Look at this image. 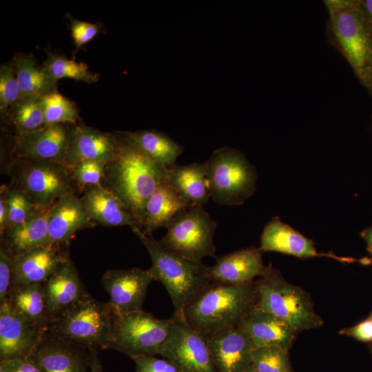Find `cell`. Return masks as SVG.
<instances>
[{
	"label": "cell",
	"mask_w": 372,
	"mask_h": 372,
	"mask_svg": "<svg viewBox=\"0 0 372 372\" xmlns=\"http://www.w3.org/2000/svg\"><path fill=\"white\" fill-rule=\"evenodd\" d=\"M172 317L169 334L158 354L180 372H216L206 335Z\"/></svg>",
	"instance_id": "cell-11"
},
{
	"label": "cell",
	"mask_w": 372,
	"mask_h": 372,
	"mask_svg": "<svg viewBox=\"0 0 372 372\" xmlns=\"http://www.w3.org/2000/svg\"><path fill=\"white\" fill-rule=\"evenodd\" d=\"M244 372H257V371L252 367V366H251L249 369H247Z\"/></svg>",
	"instance_id": "cell-47"
},
{
	"label": "cell",
	"mask_w": 372,
	"mask_h": 372,
	"mask_svg": "<svg viewBox=\"0 0 372 372\" xmlns=\"http://www.w3.org/2000/svg\"><path fill=\"white\" fill-rule=\"evenodd\" d=\"M11 255L3 245H0V304L7 301L11 285Z\"/></svg>",
	"instance_id": "cell-40"
},
{
	"label": "cell",
	"mask_w": 372,
	"mask_h": 372,
	"mask_svg": "<svg viewBox=\"0 0 372 372\" xmlns=\"http://www.w3.org/2000/svg\"><path fill=\"white\" fill-rule=\"evenodd\" d=\"M68 125H47L34 132L18 133L14 145L16 158L50 161L64 165L76 127Z\"/></svg>",
	"instance_id": "cell-14"
},
{
	"label": "cell",
	"mask_w": 372,
	"mask_h": 372,
	"mask_svg": "<svg viewBox=\"0 0 372 372\" xmlns=\"http://www.w3.org/2000/svg\"><path fill=\"white\" fill-rule=\"evenodd\" d=\"M256 284V307L271 313L298 332L322 326L323 321L315 311L308 293L289 283L271 265Z\"/></svg>",
	"instance_id": "cell-5"
},
{
	"label": "cell",
	"mask_w": 372,
	"mask_h": 372,
	"mask_svg": "<svg viewBox=\"0 0 372 372\" xmlns=\"http://www.w3.org/2000/svg\"><path fill=\"white\" fill-rule=\"evenodd\" d=\"M118 141L117 152L105 165L102 185L126 205L142 231L146 204L167 168Z\"/></svg>",
	"instance_id": "cell-1"
},
{
	"label": "cell",
	"mask_w": 372,
	"mask_h": 372,
	"mask_svg": "<svg viewBox=\"0 0 372 372\" xmlns=\"http://www.w3.org/2000/svg\"><path fill=\"white\" fill-rule=\"evenodd\" d=\"M43 66L56 82L63 78H70L91 84L99 78V74L90 72L85 63L62 55L50 54Z\"/></svg>",
	"instance_id": "cell-32"
},
{
	"label": "cell",
	"mask_w": 372,
	"mask_h": 372,
	"mask_svg": "<svg viewBox=\"0 0 372 372\" xmlns=\"http://www.w3.org/2000/svg\"><path fill=\"white\" fill-rule=\"evenodd\" d=\"M43 285L52 320L89 294L70 259Z\"/></svg>",
	"instance_id": "cell-22"
},
{
	"label": "cell",
	"mask_w": 372,
	"mask_h": 372,
	"mask_svg": "<svg viewBox=\"0 0 372 372\" xmlns=\"http://www.w3.org/2000/svg\"><path fill=\"white\" fill-rule=\"evenodd\" d=\"M9 186L25 192L37 205H49L61 197L74 194V181L68 169L58 163L15 158L6 169Z\"/></svg>",
	"instance_id": "cell-9"
},
{
	"label": "cell",
	"mask_w": 372,
	"mask_h": 372,
	"mask_svg": "<svg viewBox=\"0 0 372 372\" xmlns=\"http://www.w3.org/2000/svg\"><path fill=\"white\" fill-rule=\"evenodd\" d=\"M12 107L11 118L18 133L34 132L47 126L41 98L19 99Z\"/></svg>",
	"instance_id": "cell-31"
},
{
	"label": "cell",
	"mask_w": 372,
	"mask_h": 372,
	"mask_svg": "<svg viewBox=\"0 0 372 372\" xmlns=\"http://www.w3.org/2000/svg\"><path fill=\"white\" fill-rule=\"evenodd\" d=\"M361 236L366 240L367 243V250L371 258H369V264L372 263V225L364 229L361 233Z\"/></svg>",
	"instance_id": "cell-45"
},
{
	"label": "cell",
	"mask_w": 372,
	"mask_h": 372,
	"mask_svg": "<svg viewBox=\"0 0 372 372\" xmlns=\"http://www.w3.org/2000/svg\"><path fill=\"white\" fill-rule=\"evenodd\" d=\"M46 125H74L79 119L75 105L56 90L41 97Z\"/></svg>",
	"instance_id": "cell-33"
},
{
	"label": "cell",
	"mask_w": 372,
	"mask_h": 372,
	"mask_svg": "<svg viewBox=\"0 0 372 372\" xmlns=\"http://www.w3.org/2000/svg\"><path fill=\"white\" fill-rule=\"evenodd\" d=\"M17 79L21 90V98H41L56 90V81L45 67L37 66L29 54H19L14 61Z\"/></svg>",
	"instance_id": "cell-30"
},
{
	"label": "cell",
	"mask_w": 372,
	"mask_h": 372,
	"mask_svg": "<svg viewBox=\"0 0 372 372\" xmlns=\"http://www.w3.org/2000/svg\"><path fill=\"white\" fill-rule=\"evenodd\" d=\"M339 333L358 341L372 342V320L367 318L353 327L341 329Z\"/></svg>",
	"instance_id": "cell-42"
},
{
	"label": "cell",
	"mask_w": 372,
	"mask_h": 372,
	"mask_svg": "<svg viewBox=\"0 0 372 372\" xmlns=\"http://www.w3.org/2000/svg\"><path fill=\"white\" fill-rule=\"evenodd\" d=\"M370 93H371V94H372V87H371V92H370Z\"/></svg>",
	"instance_id": "cell-49"
},
{
	"label": "cell",
	"mask_w": 372,
	"mask_h": 372,
	"mask_svg": "<svg viewBox=\"0 0 372 372\" xmlns=\"http://www.w3.org/2000/svg\"><path fill=\"white\" fill-rule=\"evenodd\" d=\"M329 14L327 37L350 64L360 83L372 87V30L359 0H326Z\"/></svg>",
	"instance_id": "cell-4"
},
{
	"label": "cell",
	"mask_w": 372,
	"mask_h": 372,
	"mask_svg": "<svg viewBox=\"0 0 372 372\" xmlns=\"http://www.w3.org/2000/svg\"><path fill=\"white\" fill-rule=\"evenodd\" d=\"M81 198L74 194L59 198L50 211L48 236L50 245H65L74 234L91 227Z\"/></svg>",
	"instance_id": "cell-24"
},
{
	"label": "cell",
	"mask_w": 372,
	"mask_h": 372,
	"mask_svg": "<svg viewBox=\"0 0 372 372\" xmlns=\"http://www.w3.org/2000/svg\"><path fill=\"white\" fill-rule=\"evenodd\" d=\"M63 246H41L12 256V278L9 291L25 285L45 282L70 260Z\"/></svg>",
	"instance_id": "cell-16"
},
{
	"label": "cell",
	"mask_w": 372,
	"mask_h": 372,
	"mask_svg": "<svg viewBox=\"0 0 372 372\" xmlns=\"http://www.w3.org/2000/svg\"><path fill=\"white\" fill-rule=\"evenodd\" d=\"M45 332L12 309L7 301L0 304V360L31 357Z\"/></svg>",
	"instance_id": "cell-15"
},
{
	"label": "cell",
	"mask_w": 372,
	"mask_h": 372,
	"mask_svg": "<svg viewBox=\"0 0 372 372\" xmlns=\"http://www.w3.org/2000/svg\"><path fill=\"white\" fill-rule=\"evenodd\" d=\"M216 225L203 206H192L174 218L166 228V234L157 242L192 260L202 261L206 257L217 259L214 244Z\"/></svg>",
	"instance_id": "cell-10"
},
{
	"label": "cell",
	"mask_w": 372,
	"mask_h": 372,
	"mask_svg": "<svg viewBox=\"0 0 372 372\" xmlns=\"http://www.w3.org/2000/svg\"><path fill=\"white\" fill-rule=\"evenodd\" d=\"M172 317L158 319L143 310L114 315L105 349L123 353L132 359L158 354L171 329Z\"/></svg>",
	"instance_id": "cell-8"
},
{
	"label": "cell",
	"mask_w": 372,
	"mask_h": 372,
	"mask_svg": "<svg viewBox=\"0 0 372 372\" xmlns=\"http://www.w3.org/2000/svg\"><path fill=\"white\" fill-rule=\"evenodd\" d=\"M107 163L84 161L67 168L73 181L84 187L102 185Z\"/></svg>",
	"instance_id": "cell-37"
},
{
	"label": "cell",
	"mask_w": 372,
	"mask_h": 372,
	"mask_svg": "<svg viewBox=\"0 0 372 372\" xmlns=\"http://www.w3.org/2000/svg\"><path fill=\"white\" fill-rule=\"evenodd\" d=\"M72 37L77 49L92 40L100 30L97 23L72 19L70 24Z\"/></svg>",
	"instance_id": "cell-38"
},
{
	"label": "cell",
	"mask_w": 372,
	"mask_h": 372,
	"mask_svg": "<svg viewBox=\"0 0 372 372\" xmlns=\"http://www.w3.org/2000/svg\"><path fill=\"white\" fill-rule=\"evenodd\" d=\"M369 320H372V311L371 313V314L369 315V318H368Z\"/></svg>",
	"instance_id": "cell-48"
},
{
	"label": "cell",
	"mask_w": 372,
	"mask_h": 372,
	"mask_svg": "<svg viewBox=\"0 0 372 372\" xmlns=\"http://www.w3.org/2000/svg\"><path fill=\"white\" fill-rule=\"evenodd\" d=\"M53 204L37 205L34 213L24 223L6 229L1 234V243L11 256L20 255L39 247L50 245L48 219Z\"/></svg>",
	"instance_id": "cell-25"
},
{
	"label": "cell",
	"mask_w": 372,
	"mask_h": 372,
	"mask_svg": "<svg viewBox=\"0 0 372 372\" xmlns=\"http://www.w3.org/2000/svg\"><path fill=\"white\" fill-rule=\"evenodd\" d=\"M90 369V372H104L101 362L98 358L97 351H92Z\"/></svg>",
	"instance_id": "cell-46"
},
{
	"label": "cell",
	"mask_w": 372,
	"mask_h": 372,
	"mask_svg": "<svg viewBox=\"0 0 372 372\" xmlns=\"http://www.w3.org/2000/svg\"><path fill=\"white\" fill-rule=\"evenodd\" d=\"M118 148V141L115 134L78 125L68 148L64 165L70 168L84 161L107 163Z\"/></svg>",
	"instance_id": "cell-20"
},
{
	"label": "cell",
	"mask_w": 372,
	"mask_h": 372,
	"mask_svg": "<svg viewBox=\"0 0 372 372\" xmlns=\"http://www.w3.org/2000/svg\"><path fill=\"white\" fill-rule=\"evenodd\" d=\"M115 135L121 142L167 168L175 165L177 158L183 152V145L165 133L154 130L116 132Z\"/></svg>",
	"instance_id": "cell-26"
},
{
	"label": "cell",
	"mask_w": 372,
	"mask_h": 372,
	"mask_svg": "<svg viewBox=\"0 0 372 372\" xmlns=\"http://www.w3.org/2000/svg\"><path fill=\"white\" fill-rule=\"evenodd\" d=\"M257 300L256 281L234 285L211 280L187 307L184 320L208 335L238 325Z\"/></svg>",
	"instance_id": "cell-2"
},
{
	"label": "cell",
	"mask_w": 372,
	"mask_h": 372,
	"mask_svg": "<svg viewBox=\"0 0 372 372\" xmlns=\"http://www.w3.org/2000/svg\"><path fill=\"white\" fill-rule=\"evenodd\" d=\"M251 366L257 372H292L288 351L277 347L256 348Z\"/></svg>",
	"instance_id": "cell-35"
},
{
	"label": "cell",
	"mask_w": 372,
	"mask_h": 372,
	"mask_svg": "<svg viewBox=\"0 0 372 372\" xmlns=\"http://www.w3.org/2000/svg\"><path fill=\"white\" fill-rule=\"evenodd\" d=\"M256 348L277 347L289 351L298 331L271 313L254 306L238 324Z\"/></svg>",
	"instance_id": "cell-19"
},
{
	"label": "cell",
	"mask_w": 372,
	"mask_h": 372,
	"mask_svg": "<svg viewBox=\"0 0 372 372\" xmlns=\"http://www.w3.org/2000/svg\"><path fill=\"white\" fill-rule=\"evenodd\" d=\"M210 197L222 205L242 204L255 191L254 166L239 151L223 147L205 162Z\"/></svg>",
	"instance_id": "cell-7"
},
{
	"label": "cell",
	"mask_w": 372,
	"mask_h": 372,
	"mask_svg": "<svg viewBox=\"0 0 372 372\" xmlns=\"http://www.w3.org/2000/svg\"><path fill=\"white\" fill-rule=\"evenodd\" d=\"M360 10L372 30V0H359Z\"/></svg>",
	"instance_id": "cell-44"
},
{
	"label": "cell",
	"mask_w": 372,
	"mask_h": 372,
	"mask_svg": "<svg viewBox=\"0 0 372 372\" xmlns=\"http://www.w3.org/2000/svg\"><path fill=\"white\" fill-rule=\"evenodd\" d=\"M207 169L205 163L168 167L166 180L169 185L192 206H203L210 198Z\"/></svg>",
	"instance_id": "cell-28"
},
{
	"label": "cell",
	"mask_w": 372,
	"mask_h": 372,
	"mask_svg": "<svg viewBox=\"0 0 372 372\" xmlns=\"http://www.w3.org/2000/svg\"><path fill=\"white\" fill-rule=\"evenodd\" d=\"M8 186L3 185L0 187V234H2L7 228L6 198Z\"/></svg>",
	"instance_id": "cell-43"
},
{
	"label": "cell",
	"mask_w": 372,
	"mask_h": 372,
	"mask_svg": "<svg viewBox=\"0 0 372 372\" xmlns=\"http://www.w3.org/2000/svg\"><path fill=\"white\" fill-rule=\"evenodd\" d=\"M136 364V372H180L167 359L154 356H140L132 359Z\"/></svg>",
	"instance_id": "cell-39"
},
{
	"label": "cell",
	"mask_w": 372,
	"mask_h": 372,
	"mask_svg": "<svg viewBox=\"0 0 372 372\" xmlns=\"http://www.w3.org/2000/svg\"><path fill=\"white\" fill-rule=\"evenodd\" d=\"M6 207L8 229L24 223L34 213L37 205L23 191L8 186Z\"/></svg>",
	"instance_id": "cell-34"
},
{
	"label": "cell",
	"mask_w": 372,
	"mask_h": 372,
	"mask_svg": "<svg viewBox=\"0 0 372 372\" xmlns=\"http://www.w3.org/2000/svg\"><path fill=\"white\" fill-rule=\"evenodd\" d=\"M92 351L65 341L49 330L31 358L42 372H87Z\"/></svg>",
	"instance_id": "cell-17"
},
{
	"label": "cell",
	"mask_w": 372,
	"mask_h": 372,
	"mask_svg": "<svg viewBox=\"0 0 372 372\" xmlns=\"http://www.w3.org/2000/svg\"><path fill=\"white\" fill-rule=\"evenodd\" d=\"M81 200L91 220L106 227L129 226L133 231L139 229L130 209L103 185L85 187Z\"/></svg>",
	"instance_id": "cell-23"
},
{
	"label": "cell",
	"mask_w": 372,
	"mask_h": 372,
	"mask_svg": "<svg viewBox=\"0 0 372 372\" xmlns=\"http://www.w3.org/2000/svg\"><path fill=\"white\" fill-rule=\"evenodd\" d=\"M0 372H42L39 365L31 358L0 360Z\"/></svg>",
	"instance_id": "cell-41"
},
{
	"label": "cell",
	"mask_w": 372,
	"mask_h": 372,
	"mask_svg": "<svg viewBox=\"0 0 372 372\" xmlns=\"http://www.w3.org/2000/svg\"><path fill=\"white\" fill-rule=\"evenodd\" d=\"M153 280L155 278L149 269L138 267L109 269L101 279L115 314L142 310L145 294Z\"/></svg>",
	"instance_id": "cell-12"
},
{
	"label": "cell",
	"mask_w": 372,
	"mask_h": 372,
	"mask_svg": "<svg viewBox=\"0 0 372 372\" xmlns=\"http://www.w3.org/2000/svg\"><path fill=\"white\" fill-rule=\"evenodd\" d=\"M114 313L110 302L90 293L53 319L48 330L66 342L90 351L105 349Z\"/></svg>",
	"instance_id": "cell-6"
},
{
	"label": "cell",
	"mask_w": 372,
	"mask_h": 372,
	"mask_svg": "<svg viewBox=\"0 0 372 372\" xmlns=\"http://www.w3.org/2000/svg\"><path fill=\"white\" fill-rule=\"evenodd\" d=\"M262 254L259 248L249 247L218 258L216 264L209 267L211 280L234 285L254 282L267 270Z\"/></svg>",
	"instance_id": "cell-21"
},
{
	"label": "cell",
	"mask_w": 372,
	"mask_h": 372,
	"mask_svg": "<svg viewBox=\"0 0 372 372\" xmlns=\"http://www.w3.org/2000/svg\"><path fill=\"white\" fill-rule=\"evenodd\" d=\"M206 338L216 372H244L252 365L256 347L239 325L224 328Z\"/></svg>",
	"instance_id": "cell-13"
},
{
	"label": "cell",
	"mask_w": 372,
	"mask_h": 372,
	"mask_svg": "<svg viewBox=\"0 0 372 372\" xmlns=\"http://www.w3.org/2000/svg\"><path fill=\"white\" fill-rule=\"evenodd\" d=\"M7 302L17 313L39 329L48 331L52 321L43 283L21 286L9 291Z\"/></svg>",
	"instance_id": "cell-29"
},
{
	"label": "cell",
	"mask_w": 372,
	"mask_h": 372,
	"mask_svg": "<svg viewBox=\"0 0 372 372\" xmlns=\"http://www.w3.org/2000/svg\"><path fill=\"white\" fill-rule=\"evenodd\" d=\"M150 256L149 268L155 280L165 287L173 303V317L184 320V312L189 303L212 280L209 267L202 261L182 256L160 245L152 236H146L137 229L133 231Z\"/></svg>",
	"instance_id": "cell-3"
},
{
	"label": "cell",
	"mask_w": 372,
	"mask_h": 372,
	"mask_svg": "<svg viewBox=\"0 0 372 372\" xmlns=\"http://www.w3.org/2000/svg\"><path fill=\"white\" fill-rule=\"evenodd\" d=\"M189 207L192 205L165 178L146 204L142 232L152 236L154 230L163 227L167 228L179 212Z\"/></svg>",
	"instance_id": "cell-27"
},
{
	"label": "cell",
	"mask_w": 372,
	"mask_h": 372,
	"mask_svg": "<svg viewBox=\"0 0 372 372\" xmlns=\"http://www.w3.org/2000/svg\"><path fill=\"white\" fill-rule=\"evenodd\" d=\"M259 249L262 253L276 251L300 258L325 256L342 262L355 261L351 258L340 257L333 254H320L312 240L304 236L279 218L273 217L265 227Z\"/></svg>",
	"instance_id": "cell-18"
},
{
	"label": "cell",
	"mask_w": 372,
	"mask_h": 372,
	"mask_svg": "<svg viewBox=\"0 0 372 372\" xmlns=\"http://www.w3.org/2000/svg\"><path fill=\"white\" fill-rule=\"evenodd\" d=\"M21 98V90L17 79L14 62L0 67V110L4 114Z\"/></svg>",
	"instance_id": "cell-36"
}]
</instances>
